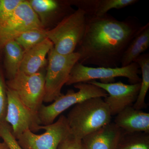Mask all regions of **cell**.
<instances>
[{
	"label": "cell",
	"mask_w": 149,
	"mask_h": 149,
	"mask_svg": "<svg viewBox=\"0 0 149 149\" xmlns=\"http://www.w3.org/2000/svg\"><path fill=\"white\" fill-rule=\"evenodd\" d=\"M142 26L135 16L120 21L108 13L86 15L85 34L74 51L80 55L78 62L99 67H119L124 52Z\"/></svg>",
	"instance_id": "1"
},
{
	"label": "cell",
	"mask_w": 149,
	"mask_h": 149,
	"mask_svg": "<svg viewBox=\"0 0 149 149\" xmlns=\"http://www.w3.org/2000/svg\"><path fill=\"white\" fill-rule=\"evenodd\" d=\"M66 118L72 136L82 140L111 122L112 116L103 98L95 97L74 105Z\"/></svg>",
	"instance_id": "2"
},
{
	"label": "cell",
	"mask_w": 149,
	"mask_h": 149,
	"mask_svg": "<svg viewBox=\"0 0 149 149\" xmlns=\"http://www.w3.org/2000/svg\"><path fill=\"white\" fill-rule=\"evenodd\" d=\"M86 26V13L78 8L65 17L52 29L47 30V36L57 53L70 54L74 52L83 39Z\"/></svg>",
	"instance_id": "3"
},
{
	"label": "cell",
	"mask_w": 149,
	"mask_h": 149,
	"mask_svg": "<svg viewBox=\"0 0 149 149\" xmlns=\"http://www.w3.org/2000/svg\"><path fill=\"white\" fill-rule=\"evenodd\" d=\"M78 91H68L62 94L49 105H42L38 112L41 125L52 124L59 115L70 107L93 98L106 97L107 93L102 88L88 83H80L74 85Z\"/></svg>",
	"instance_id": "4"
},
{
	"label": "cell",
	"mask_w": 149,
	"mask_h": 149,
	"mask_svg": "<svg viewBox=\"0 0 149 149\" xmlns=\"http://www.w3.org/2000/svg\"><path fill=\"white\" fill-rule=\"evenodd\" d=\"M80 55L76 52L68 55L59 54L54 47L48 53V65L45 75L44 102H52L62 95L61 90L66 85L72 68L78 62Z\"/></svg>",
	"instance_id": "5"
},
{
	"label": "cell",
	"mask_w": 149,
	"mask_h": 149,
	"mask_svg": "<svg viewBox=\"0 0 149 149\" xmlns=\"http://www.w3.org/2000/svg\"><path fill=\"white\" fill-rule=\"evenodd\" d=\"M140 73L139 65L135 62L127 66L115 68L90 67L77 62L72 68L66 85L87 83L97 79L100 80L102 83H114L115 78L117 77H125L130 84H135L141 83Z\"/></svg>",
	"instance_id": "6"
},
{
	"label": "cell",
	"mask_w": 149,
	"mask_h": 149,
	"mask_svg": "<svg viewBox=\"0 0 149 149\" xmlns=\"http://www.w3.org/2000/svg\"><path fill=\"white\" fill-rule=\"evenodd\" d=\"M45 75L40 71L28 75L19 70L14 77L6 81V84L25 106L38 113L44 102Z\"/></svg>",
	"instance_id": "7"
},
{
	"label": "cell",
	"mask_w": 149,
	"mask_h": 149,
	"mask_svg": "<svg viewBox=\"0 0 149 149\" xmlns=\"http://www.w3.org/2000/svg\"><path fill=\"white\" fill-rule=\"evenodd\" d=\"M39 129L45 131L38 135L27 130L16 139L22 149H57L62 141L71 135L66 116L63 115L52 124L40 125Z\"/></svg>",
	"instance_id": "8"
},
{
	"label": "cell",
	"mask_w": 149,
	"mask_h": 149,
	"mask_svg": "<svg viewBox=\"0 0 149 149\" xmlns=\"http://www.w3.org/2000/svg\"><path fill=\"white\" fill-rule=\"evenodd\" d=\"M44 28L28 1L23 0L13 13L0 22V51L6 43L31 29Z\"/></svg>",
	"instance_id": "9"
},
{
	"label": "cell",
	"mask_w": 149,
	"mask_h": 149,
	"mask_svg": "<svg viewBox=\"0 0 149 149\" xmlns=\"http://www.w3.org/2000/svg\"><path fill=\"white\" fill-rule=\"evenodd\" d=\"M7 93L8 103L5 121L10 125L15 139L27 130L33 133L40 130L41 124L38 113L27 107L16 94L8 88Z\"/></svg>",
	"instance_id": "10"
},
{
	"label": "cell",
	"mask_w": 149,
	"mask_h": 149,
	"mask_svg": "<svg viewBox=\"0 0 149 149\" xmlns=\"http://www.w3.org/2000/svg\"><path fill=\"white\" fill-rule=\"evenodd\" d=\"M87 83L95 85L107 93L104 98L109 108L112 116H116L128 107L133 106L139 95L141 83L124 84L122 82L104 83L92 80Z\"/></svg>",
	"instance_id": "11"
},
{
	"label": "cell",
	"mask_w": 149,
	"mask_h": 149,
	"mask_svg": "<svg viewBox=\"0 0 149 149\" xmlns=\"http://www.w3.org/2000/svg\"><path fill=\"white\" fill-rule=\"evenodd\" d=\"M123 133L111 122L88 134L82 141L85 149H116Z\"/></svg>",
	"instance_id": "12"
},
{
	"label": "cell",
	"mask_w": 149,
	"mask_h": 149,
	"mask_svg": "<svg viewBox=\"0 0 149 149\" xmlns=\"http://www.w3.org/2000/svg\"><path fill=\"white\" fill-rule=\"evenodd\" d=\"M28 2L44 27L48 21L49 22L54 19L60 22L65 17L73 12H69L70 5L67 1L29 0Z\"/></svg>",
	"instance_id": "13"
},
{
	"label": "cell",
	"mask_w": 149,
	"mask_h": 149,
	"mask_svg": "<svg viewBox=\"0 0 149 149\" xmlns=\"http://www.w3.org/2000/svg\"><path fill=\"white\" fill-rule=\"evenodd\" d=\"M125 133H149V113L128 107L116 116L113 122Z\"/></svg>",
	"instance_id": "14"
},
{
	"label": "cell",
	"mask_w": 149,
	"mask_h": 149,
	"mask_svg": "<svg viewBox=\"0 0 149 149\" xmlns=\"http://www.w3.org/2000/svg\"><path fill=\"white\" fill-rule=\"evenodd\" d=\"M53 47L50 40L47 39L24 52L19 71L28 75L40 72L47 63V55Z\"/></svg>",
	"instance_id": "15"
},
{
	"label": "cell",
	"mask_w": 149,
	"mask_h": 149,
	"mask_svg": "<svg viewBox=\"0 0 149 149\" xmlns=\"http://www.w3.org/2000/svg\"><path fill=\"white\" fill-rule=\"evenodd\" d=\"M84 11L87 15L102 16L111 10L120 9L135 4L138 0H76L67 1Z\"/></svg>",
	"instance_id": "16"
},
{
	"label": "cell",
	"mask_w": 149,
	"mask_h": 149,
	"mask_svg": "<svg viewBox=\"0 0 149 149\" xmlns=\"http://www.w3.org/2000/svg\"><path fill=\"white\" fill-rule=\"evenodd\" d=\"M149 47V23L143 25L130 42L123 55L120 65L128 66Z\"/></svg>",
	"instance_id": "17"
},
{
	"label": "cell",
	"mask_w": 149,
	"mask_h": 149,
	"mask_svg": "<svg viewBox=\"0 0 149 149\" xmlns=\"http://www.w3.org/2000/svg\"><path fill=\"white\" fill-rule=\"evenodd\" d=\"M4 55V68L5 76L8 80L12 79L19 71L24 51L14 40L6 43L2 49Z\"/></svg>",
	"instance_id": "18"
},
{
	"label": "cell",
	"mask_w": 149,
	"mask_h": 149,
	"mask_svg": "<svg viewBox=\"0 0 149 149\" xmlns=\"http://www.w3.org/2000/svg\"><path fill=\"white\" fill-rule=\"evenodd\" d=\"M134 62L139 65L141 68L142 78L139 95L133 107L136 109L141 110L147 106L145 100L149 89V53L142 54Z\"/></svg>",
	"instance_id": "19"
},
{
	"label": "cell",
	"mask_w": 149,
	"mask_h": 149,
	"mask_svg": "<svg viewBox=\"0 0 149 149\" xmlns=\"http://www.w3.org/2000/svg\"><path fill=\"white\" fill-rule=\"evenodd\" d=\"M116 149H149V133L123 131Z\"/></svg>",
	"instance_id": "20"
},
{
	"label": "cell",
	"mask_w": 149,
	"mask_h": 149,
	"mask_svg": "<svg viewBox=\"0 0 149 149\" xmlns=\"http://www.w3.org/2000/svg\"><path fill=\"white\" fill-rule=\"evenodd\" d=\"M47 31L44 28L31 29L22 33L14 40L24 52H26L48 39Z\"/></svg>",
	"instance_id": "21"
},
{
	"label": "cell",
	"mask_w": 149,
	"mask_h": 149,
	"mask_svg": "<svg viewBox=\"0 0 149 149\" xmlns=\"http://www.w3.org/2000/svg\"><path fill=\"white\" fill-rule=\"evenodd\" d=\"M4 72L0 65V123L5 122L8 108L7 88Z\"/></svg>",
	"instance_id": "22"
},
{
	"label": "cell",
	"mask_w": 149,
	"mask_h": 149,
	"mask_svg": "<svg viewBox=\"0 0 149 149\" xmlns=\"http://www.w3.org/2000/svg\"><path fill=\"white\" fill-rule=\"evenodd\" d=\"M0 138L8 145L10 149H23L13 136L10 125L6 121L0 123Z\"/></svg>",
	"instance_id": "23"
},
{
	"label": "cell",
	"mask_w": 149,
	"mask_h": 149,
	"mask_svg": "<svg viewBox=\"0 0 149 149\" xmlns=\"http://www.w3.org/2000/svg\"><path fill=\"white\" fill-rule=\"evenodd\" d=\"M22 1L0 0V22L9 17Z\"/></svg>",
	"instance_id": "24"
},
{
	"label": "cell",
	"mask_w": 149,
	"mask_h": 149,
	"mask_svg": "<svg viewBox=\"0 0 149 149\" xmlns=\"http://www.w3.org/2000/svg\"><path fill=\"white\" fill-rule=\"evenodd\" d=\"M57 149H85L82 140L76 139L71 135L62 141Z\"/></svg>",
	"instance_id": "25"
},
{
	"label": "cell",
	"mask_w": 149,
	"mask_h": 149,
	"mask_svg": "<svg viewBox=\"0 0 149 149\" xmlns=\"http://www.w3.org/2000/svg\"><path fill=\"white\" fill-rule=\"evenodd\" d=\"M0 149H10L4 141L0 142Z\"/></svg>",
	"instance_id": "26"
},
{
	"label": "cell",
	"mask_w": 149,
	"mask_h": 149,
	"mask_svg": "<svg viewBox=\"0 0 149 149\" xmlns=\"http://www.w3.org/2000/svg\"><path fill=\"white\" fill-rule=\"evenodd\" d=\"M1 53H2V51H0V55H1Z\"/></svg>",
	"instance_id": "27"
}]
</instances>
